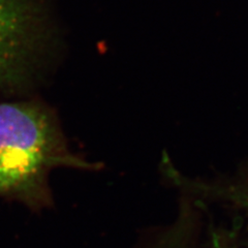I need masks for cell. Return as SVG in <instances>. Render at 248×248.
<instances>
[{"label":"cell","instance_id":"obj_1","mask_svg":"<svg viewBox=\"0 0 248 248\" xmlns=\"http://www.w3.org/2000/svg\"><path fill=\"white\" fill-rule=\"evenodd\" d=\"M61 166L92 167L68 151L56 123L43 108L0 104V197L42 206L49 200L46 178Z\"/></svg>","mask_w":248,"mask_h":248},{"label":"cell","instance_id":"obj_2","mask_svg":"<svg viewBox=\"0 0 248 248\" xmlns=\"http://www.w3.org/2000/svg\"><path fill=\"white\" fill-rule=\"evenodd\" d=\"M34 21L29 0H0V82L15 84L24 75Z\"/></svg>","mask_w":248,"mask_h":248},{"label":"cell","instance_id":"obj_3","mask_svg":"<svg viewBox=\"0 0 248 248\" xmlns=\"http://www.w3.org/2000/svg\"><path fill=\"white\" fill-rule=\"evenodd\" d=\"M138 248H211L201 217L186 208L177 209L170 223L151 232Z\"/></svg>","mask_w":248,"mask_h":248},{"label":"cell","instance_id":"obj_4","mask_svg":"<svg viewBox=\"0 0 248 248\" xmlns=\"http://www.w3.org/2000/svg\"><path fill=\"white\" fill-rule=\"evenodd\" d=\"M208 234L211 248H242L240 241L241 224L237 220L231 227L216 226L210 221Z\"/></svg>","mask_w":248,"mask_h":248}]
</instances>
